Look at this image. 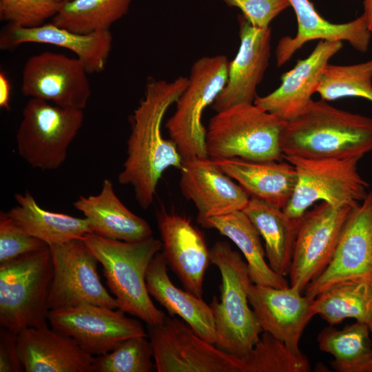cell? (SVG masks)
Here are the masks:
<instances>
[{"label":"cell","mask_w":372,"mask_h":372,"mask_svg":"<svg viewBox=\"0 0 372 372\" xmlns=\"http://www.w3.org/2000/svg\"><path fill=\"white\" fill-rule=\"evenodd\" d=\"M367 324H368L370 332L372 333V319Z\"/></svg>","instance_id":"b9f144b4"},{"label":"cell","mask_w":372,"mask_h":372,"mask_svg":"<svg viewBox=\"0 0 372 372\" xmlns=\"http://www.w3.org/2000/svg\"><path fill=\"white\" fill-rule=\"evenodd\" d=\"M313 309L331 326L349 318L368 324L372 319V283L348 280L335 285L314 298Z\"/></svg>","instance_id":"4dcf8cb0"},{"label":"cell","mask_w":372,"mask_h":372,"mask_svg":"<svg viewBox=\"0 0 372 372\" xmlns=\"http://www.w3.org/2000/svg\"><path fill=\"white\" fill-rule=\"evenodd\" d=\"M362 14L368 30L372 33V0H364Z\"/></svg>","instance_id":"60d3db41"},{"label":"cell","mask_w":372,"mask_h":372,"mask_svg":"<svg viewBox=\"0 0 372 372\" xmlns=\"http://www.w3.org/2000/svg\"><path fill=\"white\" fill-rule=\"evenodd\" d=\"M53 276L49 247L0 264V324L16 333L48 327Z\"/></svg>","instance_id":"8992f818"},{"label":"cell","mask_w":372,"mask_h":372,"mask_svg":"<svg viewBox=\"0 0 372 372\" xmlns=\"http://www.w3.org/2000/svg\"><path fill=\"white\" fill-rule=\"evenodd\" d=\"M11 84L5 73L0 72V107L6 110L10 109Z\"/></svg>","instance_id":"ab89813d"},{"label":"cell","mask_w":372,"mask_h":372,"mask_svg":"<svg viewBox=\"0 0 372 372\" xmlns=\"http://www.w3.org/2000/svg\"><path fill=\"white\" fill-rule=\"evenodd\" d=\"M216 164L246 191L284 209L297 183L294 167L287 161H252L239 158L213 159Z\"/></svg>","instance_id":"484cf974"},{"label":"cell","mask_w":372,"mask_h":372,"mask_svg":"<svg viewBox=\"0 0 372 372\" xmlns=\"http://www.w3.org/2000/svg\"><path fill=\"white\" fill-rule=\"evenodd\" d=\"M14 198L17 205L7 211L8 215L23 230L48 246L83 240L92 233L85 218L44 209L28 191L15 194Z\"/></svg>","instance_id":"83f0119b"},{"label":"cell","mask_w":372,"mask_h":372,"mask_svg":"<svg viewBox=\"0 0 372 372\" xmlns=\"http://www.w3.org/2000/svg\"><path fill=\"white\" fill-rule=\"evenodd\" d=\"M48 247L46 243L23 230L7 211L0 212V264Z\"/></svg>","instance_id":"8d00e7d4"},{"label":"cell","mask_w":372,"mask_h":372,"mask_svg":"<svg viewBox=\"0 0 372 372\" xmlns=\"http://www.w3.org/2000/svg\"><path fill=\"white\" fill-rule=\"evenodd\" d=\"M188 83L183 76L167 81L151 79L144 96L131 117V132L127 141V157L118 175L121 185H130L135 199L143 209L152 204L163 173L170 167L180 170L183 158L176 145L163 138V119Z\"/></svg>","instance_id":"6da1fadb"},{"label":"cell","mask_w":372,"mask_h":372,"mask_svg":"<svg viewBox=\"0 0 372 372\" xmlns=\"http://www.w3.org/2000/svg\"><path fill=\"white\" fill-rule=\"evenodd\" d=\"M352 208L321 201L301 217L289 273L291 287L304 292L327 268Z\"/></svg>","instance_id":"7c38bea8"},{"label":"cell","mask_w":372,"mask_h":372,"mask_svg":"<svg viewBox=\"0 0 372 372\" xmlns=\"http://www.w3.org/2000/svg\"><path fill=\"white\" fill-rule=\"evenodd\" d=\"M316 92L326 101L360 97L372 102V59L353 65L329 63Z\"/></svg>","instance_id":"836d02e7"},{"label":"cell","mask_w":372,"mask_h":372,"mask_svg":"<svg viewBox=\"0 0 372 372\" xmlns=\"http://www.w3.org/2000/svg\"><path fill=\"white\" fill-rule=\"evenodd\" d=\"M229 62L223 54L205 56L191 67L187 85L175 103L174 113L165 123L183 160L208 156L207 129L202 116L227 82Z\"/></svg>","instance_id":"ba28073f"},{"label":"cell","mask_w":372,"mask_h":372,"mask_svg":"<svg viewBox=\"0 0 372 372\" xmlns=\"http://www.w3.org/2000/svg\"><path fill=\"white\" fill-rule=\"evenodd\" d=\"M73 206L85 218L99 236L126 242L143 240L152 236L150 225L131 211L115 193L112 181H103L96 195L80 196Z\"/></svg>","instance_id":"cb8c5ba5"},{"label":"cell","mask_w":372,"mask_h":372,"mask_svg":"<svg viewBox=\"0 0 372 372\" xmlns=\"http://www.w3.org/2000/svg\"><path fill=\"white\" fill-rule=\"evenodd\" d=\"M230 7L240 9L242 14L254 26L269 27L270 23L289 8V0H221Z\"/></svg>","instance_id":"74e56055"},{"label":"cell","mask_w":372,"mask_h":372,"mask_svg":"<svg viewBox=\"0 0 372 372\" xmlns=\"http://www.w3.org/2000/svg\"><path fill=\"white\" fill-rule=\"evenodd\" d=\"M147 330L158 372H240L238 357L204 340L181 319L166 315Z\"/></svg>","instance_id":"30bf717a"},{"label":"cell","mask_w":372,"mask_h":372,"mask_svg":"<svg viewBox=\"0 0 372 372\" xmlns=\"http://www.w3.org/2000/svg\"><path fill=\"white\" fill-rule=\"evenodd\" d=\"M167 262L158 252L147 268L145 281L147 291L168 312L178 316L204 340L215 344L214 317L210 305L202 298L178 288L167 273Z\"/></svg>","instance_id":"d4e9b609"},{"label":"cell","mask_w":372,"mask_h":372,"mask_svg":"<svg viewBox=\"0 0 372 372\" xmlns=\"http://www.w3.org/2000/svg\"><path fill=\"white\" fill-rule=\"evenodd\" d=\"M366 322L356 321L338 330L329 325L317 338L320 351L333 357L338 372H372V342Z\"/></svg>","instance_id":"f546056e"},{"label":"cell","mask_w":372,"mask_h":372,"mask_svg":"<svg viewBox=\"0 0 372 372\" xmlns=\"http://www.w3.org/2000/svg\"><path fill=\"white\" fill-rule=\"evenodd\" d=\"M280 146L287 156L360 159L372 151V118L311 100L287 121Z\"/></svg>","instance_id":"7a4b0ae2"},{"label":"cell","mask_w":372,"mask_h":372,"mask_svg":"<svg viewBox=\"0 0 372 372\" xmlns=\"http://www.w3.org/2000/svg\"><path fill=\"white\" fill-rule=\"evenodd\" d=\"M286 122L254 103H239L217 112L206 132L208 157L281 161L284 154L280 136Z\"/></svg>","instance_id":"5b68a950"},{"label":"cell","mask_w":372,"mask_h":372,"mask_svg":"<svg viewBox=\"0 0 372 372\" xmlns=\"http://www.w3.org/2000/svg\"><path fill=\"white\" fill-rule=\"evenodd\" d=\"M242 211L264 239L271 269L282 276L289 275L300 219H293L282 209L254 197Z\"/></svg>","instance_id":"4316f807"},{"label":"cell","mask_w":372,"mask_h":372,"mask_svg":"<svg viewBox=\"0 0 372 372\" xmlns=\"http://www.w3.org/2000/svg\"><path fill=\"white\" fill-rule=\"evenodd\" d=\"M211 263L221 275L220 300L210 303L216 333L215 345L231 355H246L260 340L262 329L249 304L251 280L247 262L225 241L210 248Z\"/></svg>","instance_id":"277c9868"},{"label":"cell","mask_w":372,"mask_h":372,"mask_svg":"<svg viewBox=\"0 0 372 372\" xmlns=\"http://www.w3.org/2000/svg\"><path fill=\"white\" fill-rule=\"evenodd\" d=\"M284 158L295 168L297 183L283 211L300 220L318 200L336 207H354L367 196L369 184L358 171L360 158Z\"/></svg>","instance_id":"52a82bcc"},{"label":"cell","mask_w":372,"mask_h":372,"mask_svg":"<svg viewBox=\"0 0 372 372\" xmlns=\"http://www.w3.org/2000/svg\"><path fill=\"white\" fill-rule=\"evenodd\" d=\"M240 46L229 62L227 82L211 104L219 112L239 103H253L256 89L269 65L271 50V28H259L242 15L238 16Z\"/></svg>","instance_id":"2e32d148"},{"label":"cell","mask_w":372,"mask_h":372,"mask_svg":"<svg viewBox=\"0 0 372 372\" xmlns=\"http://www.w3.org/2000/svg\"><path fill=\"white\" fill-rule=\"evenodd\" d=\"M18 349L26 372H92L94 355L48 327L19 332Z\"/></svg>","instance_id":"7402d4cb"},{"label":"cell","mask_w":372,"mask_h":372,"mask_svg":"<svg viewBox=\"0 0 372 372\" xmlns=\"http://www.w3.org/2000/svg\"><path fill=\"white\" fill-rule=\"evenodd\" d=\"M88 74L77 57L43 52L26 60L21 92L62 107L83 110L91 95Z\"/></svg>","instance_id":"5bb4252c"},{"label":"cell","mask_w":372,"mask_h":372,"mask_svg":"<svg viewBox=\"0 0 372 372\" xmlns=\"http://www.w3.org/2000/svg\"><path fill=\"white\" fill-rule=\"evenodd\" d=\"M28 43H43L67 49L76 54L89 74L104 70L112 45L110 30L81 34L53 23L33 28L8 23L0 33V48L13 50Z\"/></svg>","instance_id":"44dd1931"},{"label":"cell","mask_w":372,"mask_h":372,"mask_svg":"<svg viewBox=\"0 0 372 372\" xmlns=\"http://www.w3.org/2000/svg\"><path fill=\"white\" fill-rule=\"evenodd\" d=\"M83 110L65 108L30 98L16 134L19 156L41 170L59 168L83 122Z\"/></svg>","instance_id":"9c48e42d"},{"label":"cell","mask_w":372,"mask_h":372,"mask_svg":"<svg viewBox=\"0 0 372 372\" xmlns=\"http://www.w3.org/2000/svg\"><path fill=\"white\" fill-rule=\"evenodd\" d=\"M63 3L59 0H0V19L20 27H37L52 19Z\"/></svg>","instance_id":"d590c367"},{"label":"cell","mask_w":372,"mask_h":372,"mask_svg":"<svg viewBox=\"0 0 372 372\" xmlns=\"http://www.w3.org/2000/svg\"><path fill=\"white\" fill-rule=\"evenodd\" d=\"M240 372H309L311 365L302 352L296 353L283 342L263 331L260 340L239 358Z\"/></svg>","instance_id":"d6a6232c"},{"label":"cell","mask_w":372,"mask_h":372,"mask_svg":"<svg viewBox=\"0 0 372 372\" xmlns=\"http://www.w3.org/2000/svg\"><path fill=\"white\" fill-rule=\"evenodd\" d=\"M25 371L18 349V333L1 327L0 331V372Z\"/></svg>","instance_id":"f35d334b"},{"label":"cell","mask_w":372,"mask_h":372,"mask_svg":"<svg viewBox=\"0 0 372 372\" xmlns=\"http://www.w3.org/2000/svg\"><path fill=\"white\" fill-rule=\"evenodd\" d=\"M163 254L185 289L202 298L210 249L203 234L187 217L161 208L156 213Z\"/></svg>","instance_id":"ac0fdd59"},{"label":"cell","mask_w":372,"mask_h":372,"mask_svg":"<svg viewBox=\"0 0 372 372\" xmlns=\"http://www.w3.org/2000/svg\"><path fill=\"white\" fill-rule=\"evenodd\" d=\"M59 1H60L61 2H65V1H68V0H59Z\"/></svg>","instance_id":"7bdbcfd3"},{"label":"cell","mask_w":372,"mask_h":372,"mask_svg":"<svg viewBox=\"0 0 372 372\" xmlns=\"http://www.w3.org/2000/svg\"><path fill=\"white\" fill-rule=\"evenodd\" d=\"M298 23L294 37L280 39L276 49V65L286 63L306 43L313 40L347 41L352 48L365 53L369 47L371 32L362 14L344 23H333L323 18L309 0H289Z\"/></svg>","instance_id":"603a6c76"},{"label":"cell","mask_w":372,"mask_h":372,"mask_svg":"<svg viewBox=\"0 0 372 372\" xmlns=\"http://www.w3.org/2000/svg\"><path fill=\"white\" fill-rule=\"evenodd\" d=\"M53 267L50 310L92 304L118 309L116 300L101 282L99 260L83 240L49 246Z\"/></svg>","instance_id":"8fae6325"},{"label":"cell","mask_w":372,"mask_h":372,"mask_svg":"<svg viewBox=\"0 0 372 372\" xmlns=\"http://www.w3.org/2000/svg\"><path fill=\"white\" fill-rule=\"evenodd\" d=\"M180 188L198 211V223L209 218L242 211L250 196L209 157L183 160Z\"/></svg>","instance_id":"e0dca14e"},{"label":"cell","mask_w":372,"mask_h":372,"mask_svg":"<svg viewBox=\"0 0 372 372\" xmlns=\"http://www.w3.org/2000/svg\"><path fill=\"white\" fill-rule=\"evenodd\" d=\"M199 224L217 230L238 247L247 261L252 283L275 288L289 287L285 277L274 272L266 262L260 235L243 211L209 218Z\"/></svg>","instance_id":"f1b7e54d"},{"label":"cell","mask_w":372,"mask_h":372,"mask_svg":"<svg viewBox=\"0 0 372 372\" xmlns=\"http://www.w3.org/2000/svg\"><path fill=\"white\" fill-rule=\"evenodd\" d=\"M348 280L372 283V192L351 209L330 263L307 285L304 295L314 298Z\"/></svg>","instance_id":"9a60e30c"},{"label":"cell","mask_w":372,"mask_h":372,"mask_svg":"<svg viewBox=\"0 0 372 372\" xmlns=\"http://www.w3.org/2000/svg\"><path fill=\"white\" fill-rule=\"evenodd\" d=\"M313 300L291 286L275 288L252 283L249 290V304L262 332L281 340L296 353H302L300 340L316 316Z\"/></svg>","instance_id":"d6986e66"},{"label":"cell","mask_w":372,"mask_h":372,"mask_svg":"<svg viewBox=\"0 0 372 372\" xmlns=\"http://www.w3.org/2000/svg\"><path fill=\"white\" fill-rule=\"evenodd\" d=\"M48 321L52 329L72 338L92 355L106 354L130 338L148 337L141 322L121 309L92 304L50 310Z\"/></svg>","instance_id":"4fadbf2b"},{"label":"cell","mask_w":372,"mask_h":372,"mask_svg":"<svg viewBox=\"0 0 372 372\" xmlns=\"http://www.w3.org/2000/svg\"><path fill=\"white\" fill-rule=\"evenodd\" d=\"M342 41L319 40L313 50L282 74L279 87L270 94L257 96L254 103L286 121L298 115L312 100L329 60L342 48Z\"/></svg>","instance_id":"ffe728a7"},{"label":"cell","mask_w":372,"mask_h":372,"mask_svg":"<svg viewBox=\"0 0 372 372\" xmlns=\"http://www.w3.org/2000/svg\"><path fill=\"white\" fill-rule=\"evenodd\" d=\"M132 0H68L52 19L54 24L81 34L109 30L125 16Z\"/></svg>","instance_id":"1f68e13d"},{"label":"cell","mask_w":372,"mask_h":372,"mask_svg":"<svg viewBox=\"0 0 372 372\" xmlns=\"http://www.w3.org/2000/svg\"><path fill=\"white\" fill-rule=\"evenodd\" d=\"M102 265L106 284L118 309L145 322L160 324L166 315L150 298L145 281L149 265L162 249L153 236L136 242L105 238L94 233L83 240Z\"/></svg>","instance_id":"3957f363"},{"label":"cell","mask_w":372,"mask_h":372,"mask_svg":"<svg viewBox=\"0 0 372 372\" xmlns=\"http://www.w3.org/2000/svg\"><path fill=\"white\" fill-rule=\"evenodd\" d=\"M152 358V347L147 336H134L94 358L92 372H151L156 369Z\"/></svg>","instance_id":"e575fe53"}]
</instances>
